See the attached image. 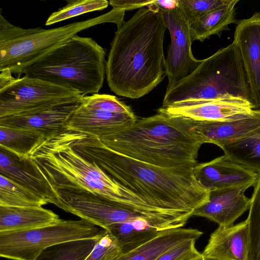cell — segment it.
Wrapping results in <instances>:
<instances>
[{
    "label": "cell",
    "mask_w": 260,
    "mask_h": 260,
    "mask_svg": "<svg viewBox=\"0 0 260 260\" xmlns=\"http://www.w3.org/2000/svg\"><path fill=\"white\" fill-rule=\"evenodd\" d=\"M66 136L76 152L144 201L174 229L184 226L209 200L210 191L197 179L194 167L156 166L115 152L98 138L71 131Z\"/></svg>",
    "instance_id": "obj_1"
},
{
    "label": "cell",
    "mask_w": 260,
    "mask_h": 260,
    "mask_svg": "<svg viewBox=\"0 0 260 260\" xmlns=\"http://www.w3.org/2000/svg\"><path fill=\"white\" fill-rule=\"evenodd\" d=\"M166 29L161 10L154 2L117 27L106 64L111 91L137 99L162 81L167 76L163 48Z\"/></svg>",
    "instance_id": "obj_2"
},
{
    "label": "cell",
    "mask_w": 260,
    "mask_h": 260,
    "mask_svg": "<svg viewBox=\"0 0 260 260\" xmlns=\"http://www.w3.org/2000/svg\"><path fill=\"white\" fill-rule=\"evenodd\" d=\"M100 139L115 152L164 168H193L204 144L189 119L158 110L155 115L137 119L131 126Z\"/></svg>",
    "instance_id": "obj_3"
},
{
    "label": "cell",
    "mask_w": 260,
    "mask_h": 260,
    "mask_svg": "<svg viewBox=\"0 0 260 260\" xmlns=\"http://www.w3.org/2000/svg\"><path fill=\"white\" fill-rule=\"evenodd\" d=\"M64 130L46 138L29 155L54 189H80L100 196L138 215L148 205L122 187L94 162L76 152Z\"/></svg>",
    "instance_id": "obj_4"
},
{
    "label": "cell",
    "mask_w": 260,
    "mask_h": 260,
    "mask_svg": "<svg viewBox=\"0 0 260 260\" xmlns=\"http://www.w3.org/2000/svg\"><path fill=\"white\" fill-rule=\"evenodd\" d=\"M228 99L252 104L243 63L234 42L202 60L191 74L166 91L161 107Z\"/></svg>",
    "instance_id": "obj_5"
},
{
    "label": "cell",
    "mask_w": 260,
    "mask_h": 260,
    "mask_svg": "<svg viewBox=\"0 0 260 260\" xmlns=\"http://www.w3.org/2000/svg\"><path fill=\"white\" fill-rule=\"evenodd\" d=\"M106 50L89 37L75 35L21 74L71 88L83 96L98 93L106 74Z\"/></svg>",
    "instance_id": "obj_6"
},
{
    "label": "cell",
    "mask_w": 260,
    "mask_h": 260,
    "mask_svg": "<svg viewBox=\"0 0 260 260\" xmlns=\"http://www.w3.org/2000/svg\"><path fill=\"white\" fill-rule=\"evenodd\" d=\"M124 13L113 8L94 18L48 29L15 26L1 13L0 71L9 70L19 77L25 68L78 32L104 23H114L119 27L124 22Z\"/></svg>",
    "instance_id": "obj_7"
},
{
    "label": "cell",
    "mask_w": 260,
    "mask_h": 260,
    "mask_svg": "<svg viewBox=\"0 0 260 260\" xmlns=\"http://www.w3.org/2000/svg\"><path fill=\"white\" fill-rule=\"evenodd\" d=\"M76 91L38 78H14L9 70L0 74V118L42 111L79 102Z\"/></svg>",
    "instance_id": "obj_8"
},
{
    "label": "cell",
    "mask_w": 260,
    "mask_h": 260,
    "mask_svg": "<svg viewBox=\"0 0 260 260\" xmlns=\"http://www.w3.org/2000/svg\"><path fill=\"white\" fill-rule=\"evenodd\" d=\"M106 230L84 220H64L34 229L0 233V256L34 260L44 249L64 242L102 237Z\"/></svg>",
    "instance_id": "obj_9"
},
{
    "label": "cell",
    "mask_w": 260,
    "mask_h": 260,
    "mask_svg": "<svg viewBox=\"0 0 260 260\" xmlns=\"http://www.w3.org/2000/svg\"><path fill=\"white\" fill-rule=\"evenodd\" d=\"M54 190L57 196L55 206L103 229L140 217L106 198L84 190Z\"/></svg>",
    "instance_id": "obj_10"
},
{
    "label": "cell",
    "mask_w": 260,
    "mask_h": 260,
    "mask_svg": "<svg viewBox=\"0 0 260 260\" xmlns=\"http://www.w3.org/2000/svg\"><path fill=\"white\" fill-rule=\"evenodd\" d=\"M160 9L171 35V43L165 59L168 91L191 74L202 60L195 58L192 55L190 25L178 6L170 10Z\"/></svg>",
    "instance_id": "obj_11"
},
{
    "label": "cell",
    "mask_w": 260,
    "mask_h": 260,
    "mask_svg": "<svg viewBox=\"0 0 260 260\" xmlns=\"http://www.w3.org/2000/svg\"><path fill=\"white\" fill-rule=\"evenodd\" d=\"M233 42L243 63L253 109H260V13L238 21Z\"/></svg>",
    "instance_id": "obj_12"
},
{
    "label": "cell",
    "mask_w": 260,
    "mask_h": 260,
    "mask_svg": "<svg viewBox=\"0 0 260 260\" xmlns=\"http://www.w3.org/2000/svg\"><path fill=\"white\" fill-rule=\"evenodd\" d=\"M137 119L134 113L113 112L80 102L67 122L65 129L100 139L131 126Z\"/></svg>",
    "instance_id": "obj_13"
},
{
    "label": "cell",
    "mask_w": 260,
    "mask_h": 260,
    "mask_svg": "<svg viewBox=\"0 0 260 260\" xmlns=\"http://www.w3.org/2000/svg\"><path fill=\"white\" fill-rule=\"evenodd\" d=\"M199 182L207 189L254 186L258 174L229 158L224 154L210 161L197 164L193 168Z\"/></svg>",
    "instance_id": "obj_14"
},
{
    "label": "cell",
    "mask_w": 260,
    "mask_h": 260,
    "mask_svg": "<svg viewBox=\"0 0 260 260\" xmlns=\"http://www.w3.org/2000/svg\"><path fill=\"white\" fill-rule=\"evenodd\" d=\"M253 110L252 104L240 99H220L189 105L161 107L167 115L200 121H223L243 117Z\"/></svg>",
    "instance_id": "obj_15"
},
{
    "label": "cell",
    "mask_w": 260,
    "mask_h": 260,
    "mask_svg": "<svg viewBox=\"0 0 260 260\" xmlns=\"http://www.w3.org/2000/svg\"><path fill=\"white\" fill-rule=\"evenodd\" d=\"M189 120L194 133L204 143H212L220 148L236 140L260 134V109H253L246 116L231 120Z\"/></svg>",
    "instance_id": "obj_16"
},
{
    "label": "cell",
    "mask_w": 260,
    "mask_h": 260,
    "mask_svg": "<svg viewBox=\"0 0 260 260\" xmlns=\"http://www.w3.org/2000/svg\"><path fill=\"white\" fill-rule=\"evenodd\" d=\"M248 188L236 186L210 191L208 201L196 210L193 216L205 217L219 225H232L249 208L250 198L245 194Z\"/></svg>",
    "instance_id": "obj_17"
},
{
    "label": "cell",
    "mask_w": 260,
    "mask_h": 260,
    "mask_svg": "<svg viewBox=\"0 0 260 260\" xmlns=\"http://www.w3.org/2000/svg\"><path fill=\"white\" fill-rule=\"evenodd\" d=\"M249 232L247 220L212 232L201 253L205 260H247Z\"/></svg>",
    "instance_id": "obj_18"
},
{
    "label": "cell",
    "mask_w": 260,
    "mask_h": 260,
    "mask_svg": "<svg viewBox=\"0 0 260 260\" xmlns=\"http://www.w3.org/2000/svg\"><path fill=\"white\" fill-rule=\"evenodd\" d=\"M79 102L66 104L35 112L0 118V126L34 131L45 138L65 130Z\"/></svg>",
    "instance_id": "obj_19"
},
{
    "label": "cell",
    "mask_w": 260,
    "mask_h": 260,
    "mask_svg": "<svg viewBox=\"0 0 260 260\" xmlns=\"http://www.w3.org/2000/svg\"><path fill=\"white\" fill-rule=\"evenodd\" d=\"M0 174L30 190L48 203L56 205V192L29 157L20 159L0 148Z\"/></svg>",
    "instance_id": "obj_20"
},
{
    "label": "cell",
    "mask_w": 260,
    "mask_h": 260,
    "mask_svg": "<svg viewBox=\"0 0 260 260\" xmlns=\"http://www.w3.org/2000/svg\"><path fill=\"white\" fill-rule=\"evenodd\" d=\"M59 219L57 214L42 207L0 206V233L34 229Z\"/></svg>",
    "instance_id": "obj_21"
},
{
    "label": "cell",
    "mask_w": 260,
    "mask_h": 260,
    "mask_svg": "<svg viewBox=\"0 0 260 260\" xmlns=\"http://www.w3.org/2000/svg\"><path fill=\"white\" fill-rule=\"evenodd\" d=\"M203 232L196 229L179 228L161 232L157 237L116 260H155L161 254L181 243L197 241Z\"/></svg>",
    "instance_id": "obj_22"
},
{
    "label": "cell",
    "mask_w": 260,
    "mask_h": 260,
    "mask_svg": "<svg viewBox=\"0 0 260 260\" xmlns=\"http://www.w3.org/2000/svg\"><path fill=\"white\" fill-rule=\"evenodd\" d=\"M105 230L116 239L122 254L127 253L142 246L161 232L141 217L113 224Z\"/></svg>",
    "instance_id": "obj_23"
},
{
    "label": "cell",
    "mask_w": 260,
    "mask_h": 260,
    "mask_svg": "<svg viewBox=\"0 0 260 260\" xmlns=\"http://www.w3.org/2000/svg\"><path fill=\"white\" fill-rule=\"evenodd\" d=\"M239 0H231L226 5L217 8L206 13L190 25L193 41L204 42L212 35L220 37L223 31L228 30L232 23L237 24L236 6Z\"/></svg>",
    "instance_id": "obj_24"
},
{
    "label": "cell",
    "mask_w": 260,
    "mask_h": 260,
    "mask_svg": "<svg viewBox=\"0 0 260 260\" xmlns=\"http://www.w3.org/2000/svg\"><path fill=\"white\" fill-rule=\"evenodd\" d=\"M45 137L34 131L0 126V148L23 159Z\"/></svg>",
    "instance_id": "obj_25"
},
{
    "label": "cell",
    "mask_w": 260,
    "mask_h": 260,
    "mask_svg": "<svg viewBox=\"0 0 260 260\" xmlns=\"http://www.w3.org/2000/svg\"><path fill=\"white\" fill-rule=\"evenodd\" d=\"M220 148L230 159L260 174V134L236 140Z\"/></svg>",
    "instance_id": "obj_26"
},
{
    "label": "cell",
    "mask_w": 260,
    "mask_h": 260,
    "mask_svg": "<svg viewBox=\"0 0 260 260\" xmlns=\"http://www.w3.org/2000/svg\"><path fill=\"white\" fill-rule=\"evenodd\" d=\"M102 237L73 240L52 245L43 250L34 260H85Z\"/></svg>",
    "instance_id": "obj_27"
},
{
    "label": "cell",
    "mask_w": 260,
    "mask_h": 260,
    "mask_svg": "<svg viewBox=\"0 0 260 260\" xmlns=\"http://www.w3.org/2000/svg\"><path fill=\"white\" fill-rule=\"evenodd\" d=\"M48 203L30 190L0 174V206L42 207Z\"/></svg>",
    "instance_id": "obj_28"
},
{
    "label": "cell",
    "mask_w": 260,
    "mask_h": 260,
    "mask_svg": "<svg viewBox=\"0 0 260 260\" xmlns=\"http://www.w3.org/2000/svg\"><path fill=\"white\" fill-rule=\"evenodd\" d=\"M253 186L246 218L249 232L247 260H260V174Z\"/></svg>",
    "instance_id": "obj_29"
},
{
    "label": "cell",
    "mask_w": 260,
    "mask_h": 260,
    "mask_svg": "<svg viewBox=\"0 0 260 260\" xmlns=\"http://www.w3.org/2000/svg\"><path fill=\"white\" fill-rule=\"evenodd\" d=\"M67 5L52 13L45 25H50L79 15L106 8L109 2L106 0H69Z\"/></svg>",
    "instance_id": "obj_30"
},
{
    "label": "cell",
    "mask_w": 260,
    "mask_h": 260,
    "mask_svg": "<svg viewBox=\"0 0 260 260\" xmlns=\"http://www.w3.org/2000/svg\"><path fill=\"white\" fill-rule=\"evenodd\" d=\"M178 7L190 25L201 16L231 0H177Z\"/></svg>",
    "instance_id": "obj_31"
},
{
    "label": "cell",
    "mask_w": 260,
    "mask_h": 260,
    "mask_svg": "<svg viewBox=\"0 0 260 260\" xmlns=\"http://www.w3.org/2000/svg\"><path fill=\"white\" fill-rule=\"evenodd\" d=\"M122 254L117 240L106 231L85 260H116Z\"/></svg>",
    "instance_id": "obj_32"
},
{
    "label": "cell",
    "mask_w": 260,
    "mask_h": 260,
    "mask_svg": "<svg viewBox=\"0 0 260 260\" xmlns=\"http://www.w3.org/2000/svg\"><path fill=\"white\" fill-rule=\"evenodd\" d=\"M80 102L85 105L101 108L113 112L131 114L128 106L119 101L115 96L105 94H93L82 96Z\"/></svg>",
    "instance_id": "obj_33"
},
{
    "label": "cell",
    "mask_w": 260,
    "mask_h": 260,
    "mask_svg": "<svg viewBox=\"0 0 260 260\" xmlns=\"http://www.w3.org/2000/svg\"><path fill=\"white\" fill-rule=\"evenodd\" d=\"M197 241L183 242L168 250L155 260H194L203 257L196 249Z\"/></svg>",
    "instance_id": "obj_34"
},
{
    "label": "cell",
    "mask_w": 260,
    "mask_h": 260,
    "mask_svg": "<svg viewBox=\"0 0 260 260\" xmlns=\"http://www.w3.org/2000/svg\"><path fill=\"white\" fill-rule=\"evenodd\" d=\"M149 0H111L109 2L113 8L126 11L147 7L154 3Z\"/></svg>",
    "instance_id": "obj_35"
},
{
    "label": "cell",
    "mask_w": 260,
    "mask_h": 260,
    "mask_svg": "<svg viewBox=\"0 0 260 260\" xmlns=\"http://www.w3.org/2000/svg\"><path fill=\"white\" fill-rule=\"evenodd\" d=\"M154 3L159 7L165 10L173 9L178 6L177 0L155 1Z\"/></svg>",
    "instance_id": "obj_36"
},
{
    "label": "cell",
    "mask_w": 260,
    "mask_h": 260,
    "mask_svg": "<svg viewBox=\"0 0 260 260\" xmlns=\"http://www.w3.org/2000/svg\"><path fill=\"white\" fill-rule=\"evenodd\" d=\"M194 260H205L203 258V257H201V258H198V259H194Z\"/></svg>",
    "instance_id": "obj_37"
}]
</instances>
